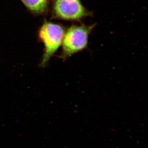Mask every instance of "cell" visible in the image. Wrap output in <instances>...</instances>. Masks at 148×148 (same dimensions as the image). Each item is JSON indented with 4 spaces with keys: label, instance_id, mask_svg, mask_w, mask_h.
Segmentation results:
<instances>
[{
    "label": "cell",
    "instance_id": "4",
    "mask_svg": "<svg viewBox=\"0 0 148 148\" xmlns=\"http://www.w3.org/2000/svg\"><path fill=\"white\" fill-rule=\"evenodd\" d=\"M25 5L33 13L40 14L45 12L47 0H21Z\"/></svg>",
    "mask_w": 148,
    "mask_h": 148
},
{
    "label": "cell",
    "instance_id": "1",
    "mask_svg": "<svg viewBox=\"0 0 148 148\" xmlns=\"http://www.w3.org/2000/svg\"><path fill=\"white\" fill-rule=\"evenodd\" d=\"M65 31L61 25L45 21L38 32V38L44 45L40 66L44 67L62 45Z\"/></svg>",
    "mask_w": 148,
    "mask_h": 148
},
{
    "label": "cell",
    "instance_id": "3",
    "mask_svg": "<svg viewBox=\"0 0 148 148\" xmlns=\"http://www.w3.org/2000/svg\"><path fill=\"white\" fill-rule=\"evenodd\" d=\"M53 14L56 18L66 20H78L90 14L80 0H56Z\"/></svg>",
    "mask_w": 148,
    "mask_h": 148
},
{
    "label": "cell",
    "instance_id": "2",
    "mask_svg": "<svg viewBox=\"0 0 148 148\" xmlns=\"http://www.w3.org/2000/svg\"><path fill=\"white\" fill-rule=\"evenodd\" d=\"M95 25L91 26L73 25L64 34L60 58L66 60L73 54L82 51L88 45V37Z\"/></svg>",
    "mask_w": 148,
    "mask_h": 148
}]
</instances>
